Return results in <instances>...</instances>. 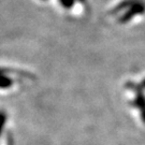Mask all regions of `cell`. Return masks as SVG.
<instances>
[{
	"instance_id": "cell-1",
	"label": "cell",
	"mask_w": 145,
	"mask_h": 145,
	"mask_svg": "<svg viewBox=\"0 0 145 145\" xmlns=\"http://www.w3.org/2000/svg\"><path fill=\"white\" fill-rule=\"evenodd\" d=\"M127 86L135 89L133 91L135 93V99H133V101H132V104L135 106V109L139 110L141 118H142L143 123L145 124V96H144V93H142L141 90H139V89H137L135 85H133V84H128Z\"/></svg>"
},
{
	"instance_id": "cell-2",
	"label": "cell",
	"mask_w": 145,
	"mask_h": 145,
	"mask_svg": "<svg viewBox=\"0 0 145 145\" xmlns=\"http://www.w3.org/2000/svg\"><path fill=\"white\" fill-rule=\"evenodd\" d=\"M12 85V80L3 74H0V88H8Z\"/></svg>"
},
{
	"instance_id": "cell-3",
	"label": "cell",
	"mask_w": 145,
	"mask_h": 145,
	"mask_svg": "<svg viewBox=\"0 0 145 145\" xmlns=\"http://www.w3.org/2000/svg\"><path fill=\"white\" fill-rule=\"evenodd\" d=\"M7 118H8L7 113H5L3 110H0V135H1L2 131L5 129V121H7Z\"/></svg>"
},
{
	"instance_id": "cell-4",
	"label": "cell",
	"mask_w": 145,
	"mask_h": 145,
	"mask_svg": "<svg viewBox=\"0 0 145 145\" xmlns=\"http://www.w3.org/2000/svg\"><path fill=\"white\" fill-rule=\"evenodd\" d=\"M142 86H143V87H145V81H143V83H142Z\"/></svg>"
}]
</instances>
